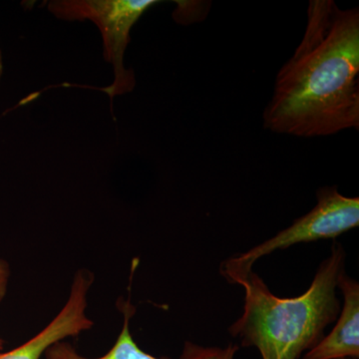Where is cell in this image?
I'll list each match as a JSON object with an SVG mask.
<instances>
[{
	"label": "cell",
	"mask_w": 359,
	"mask_h": 359,
	"mask_svg": "<svg viewBox=\"0 0 359 359\" xmlns=\"http://www.w3.org/2000/svg\"><path fill=\"white\" fill-rule=\"evenodd\" d=\"M304 36L276 75L264 127L314 138L359 129V9L311 0Z\"/></svg>",
	"instance_id": "cell-1"
},
{
	"label": "cell",
	"mask_w": 359,
	"mask_h": 359,
	"mask_svg": "<svg viewBox=\"0 0 359 359\" xmlns=\"http://www.w3.org/2000/svg\"><path fill=\"white\" fill-rule=\"evenodd\" d=\"M344 264V247L334 243L309 289L295 297H276L252 271L237 278L233 285L245 290L244 309L230 334L243 346L257 347L263 359H299L339 316L337 280Z\"/></svg>",
	"instance_id": "cell-2"
},
{
	"label": "cell",
	"mask_w": 359,
	"mask_h": 359,
	"mask_svg": "<svg viewBox=\"0 0 359 359\" xmlns=\"http://www.w3.org/2000/svg\"><path fill=\"white\" fill-rule=\"evenodd\" d=\"M318 204L308 214L295 219L292 226L252 250L226 259L219 271L229 283L252 271V266L276 250L302 243L339 237L359 226V198L346 197L335 187H323L316 192Z\"/></svg>",
	"instance_id": "cell-3"
},
{
	"label": "cell",
	"mask_w": 359,
	"mask_h": 359,
	"mask_svg": "<svg viewBox=\"0 0 359 359\" xmlns=\"http://www.w3.org/2000/svg\"><path fill=\"white\" fill-rule=\"evenodd\" d=\"M157 0H53L48 11L65 21H91L100 30L105 61L113 66L114 81L104 89L111 99L133 91L136 78L126 69L124 56L131 41L130 33L142 15Z\"/></svg>",
	"instance_id": "cell-4"
},
{
	"label": "cell",
	"mask_w": 359,
	"mask_h": 359,
	"mask_svg": "<svg viewBox=\"0 0 359 359\" xmlns=\"http://www.w3.org/2000/svg\"><path fill=\"white\" fill-rule=\"evenodd\" d=\"M92 283L93 276L88 271H77L69 297L57 316L25 344L8 351H0V359H40L53 344L89 330L94 325L86 313L87 295Z\"/></svg>",
	"instance_id": "cell-5"
},
{
	"label": "cell",
	"mask_w": 359,
	"mask_h": 359,
	"mask_svg": "<svg viewBox=\"0 0 359 359\" xmlns=\"http://www.w3.org/2000/svg\"><path fill=\"white\" fill-rule=\"evenodd\" d=\"M337 287L344 294V306L337 325L302 359L359 358V285L344 269L337 280Z\"/></svg>",
	"instance_id": "cell-6"
},
{
	"label": "cell",
	"mask_w": 359,
	"mask_h": 359,
	"mask_svg": "<svg viewBox=\"0 0 359 359\" xmlns=\"http://www.w3.org/2000/svg\"><path fill=\"white\" fill-rule=\"evenodd\" d=\"M11 269L6 259L0 257V304L4 302L8 290L9 280H11ZM6 341L0 339V351H4Z\"/></svg>",
	"instance_id": "cell-7"
},
{
	"label": "cell",
	"mask_w": 359,
	"mask_h": 359,
	"mask_svg": "<svg viewBox=\"0 0 359 359\" xmlns=\"http://www.w3.org/2000/svg\"><path fill=\"white\" fill-rule=\"evenodd\" d=\"M2 74H4V57H2V51L0 49V81H1Z\"/></svg>",
	"instance_id": "cell-8"
},
{
	"label": "cell",
	"mask_w": 359,
	"mask_h": 359,
	"mask_svg": "<svg viewBox=\"0 0 359 359\" xmlns=\"http://www.w3.org/2000/svg\"><path fill=\"white\" fill-rule=\"evenodd\" d=\"M344 359H351V358H344Z\"/></svg>",
	"instance_id": "cell-9"
}]
</instances>
